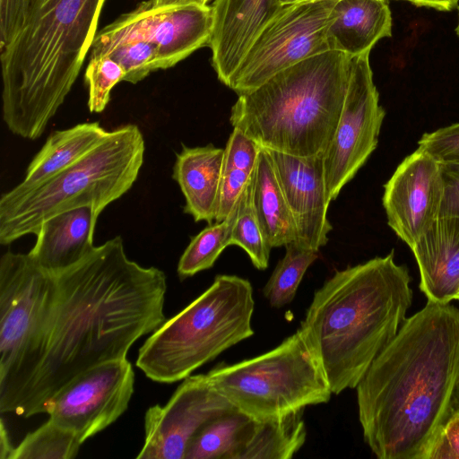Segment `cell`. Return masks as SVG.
Instances as JSON below:
<instances>
[{
    "label": "cell",
    "instance_id": "7",
    "mask_svg": "<svg viewBox=\"0 0 459 459\" xmlns=\"http://www.w3.org/2000/svg\"><path fill=\"white\" fill-rule=\"evenodd\" d=\"M250 281L219 274L183 310L153 331L139 349L136 366L151 380H183L230 347L254 334Z\"/></svg>",
    "mask_w": 459,
    "mask_h": 459
},
{
    "label": "cell",
    "instance_id": "3",
    "mask_svg": "<svg viewBox=\"0 0 459 459\" xmlns=\"http://www.w3.org/2000/svg\"><path fill=\"white\" fill-rule=\"evenodd\" d=\"M411 281L391 251L335 272L315 292L299 329L333 394L356 388L396 335L411 306Z\"/></svg>",
    "mask_w": 459,
    "mask_h": 459
},
{
    "label": "cell",
    "instance_id": "36",
    "mask_svg": "<svg viewBox=\"0 0 459 459\" xmlns=\"http://www.w3.org/2000/svg\"><path fill=\"white\" fill-rule=\"evenodd\" d=\"M445 194L439 217L459 215V164L440 163Z\"/></svg>",
    "mask_w": 459,
    "mask_h": 459
},
{
    "label": "cell",
    "instance_id": "17",
    "mask_svg": "<svg viewBox=\"0 0 459 459\" xmlns=\"http://www.w3.org/2000/svg\"><path fill=\"white\" fill-rule=\"evenodd\" d=\"M420 290L429 301L446 304L459 295V215L438 217L411 248Z\"/></svg>",
    "mask_w": 459,
    "mask_h": 459
},
{
    "label": "cell",
    "instance_id": "25",
    "mask_svg": "<svg viewBox=\"0 0 459 459\" xmlns=\"http://www.w3.org/2000/svg\"><path fill=\"white\" fill-rule=\"evenodd\" d=\"M238 204L226 220L210 224L192 238L178 264L180 280L212 267L221 252L230 246Z\"/></svg>",
    "mask_w": 459,
    "mask_h": 459
},
{
    "label": "cell",
    "instance_id": "12",
    "mask_svg": "<svg viewBox=\"0 0 459 459\" xmlns=\"http://www.w3.org/2000/svg\"><path fill=\"white\" fill-rule=\"evenodd\" d=\"M134 384V369L126 358L100 363L63 386L48 403L46 413L82 444L127 410Z\"/></svg>",
    "mask_w": 459,
    "mask_h": 459
},
{
    "label": "cell",
    "instance_id": "31",
    "mask_svg": "<svg viewBox=\"0 0 459 459\" xmlns=\"http://www.w3.org/2000/svg\"><path fill=\"white\" fill-rule=\"evenodd\" d=\"M418 147L440 163L459 164V123L424 133L418 141Z\"/></svg>",
    "mask_w": 459,
    "mask_h": 459
},
{
    "label": "cell",
    "instance_id": "35",
    "mask_svg": "<svg viewBox=\"0 0 459 459\" xmlns=\"http://www.w3.org/2000/svg\"><path fill=\"white\" fill-rule=\"evenodd\" d=\"M33 0H0V50L22 28Z\"/></svg>",
    "mask_w": 459,
    "mask_h": 459
},
{
    "label": "cell",
    "instance_id": "8",
    "mask_svg": "<svg viewBox=\"0 0 459 459\" xmlns=\"http://www.w3.org/2000/svg\"><path fill=\"white\" fill-rule=\"evenodd\" d=\"M207 376L236 409L262 419L327 403L333 394L321 364L298 329L274 349Z\"/></svg>",
    "mask_w": 459,
    "mask_h": 459
},
{
    "label": "cell",
    "instance_id": "39",
    "mask_svg": "<svg viewBox=\"0 0 459 459\" xmlns=\"http://www.w3.org/2000/svg\"><path fill=\"white\" fill-rule=\"evenodd\" d=\"M459 412V377L455 385L451 398V414Z\"/></svg>",
    "mask_w": 459,
    "mask_h": 459
},
{
    "label": "cell",
    "instance_id": "42",
    "mask_svg": "<svg viewBox=\"0 0 459 459\" xmlns=\"http://www.w3.org/2000/svg\"><path fill=\"white\" fill-rule=\"evenodd\" d=\"M455 32L456 34L458 35L459 37V15H458V22H457V26L455 27Z\"/></svg>",
    "mask_w": 459,
    "mask_h": 459
},
{
    "label": "cell",
    "instance_id": "5",
    "mask_svg": "<svg viewBox=\"0 0 459 459\" xmlns=\"http://www.w3.org/2000/svg\"><path fill=\"white\" fill-rule=\"evenodd\" d=\"M351 56L328 50L238 94L230 110L233 128L261 147L298 157L323 154L343 108Z\"/></svg>",
    "mask_w": 459,
    "mask_h": 459
},
{
    "label": "cell",
    "instance_id": "10",
    "mask_svg": "<svg viewBox=\"0 0 459 459\" xmlns=\"http://www.w3.org/2000/svg\"><path fill=\"white\" fill-rule=\"evenodd\" d=\"M385 116L373 81L369 53L351 57L343 108L333 138L323 153L330 201L337 198L376 150Z\"/></svg>",
    "mask_w": 459,
    "mask_h": 459
},
{
    "label": "cell",
    "instance_id": "24",
    "mask_svg": "<svg viewBox=\"0 0 459 459\" xmlns=\"http://www.w3.org/2000/svg\"><path fill=\"white\" fill-rule=\"evenodd\" d=\"M253 421L238 409L214 419L195 436L185 459H234Z\"/></svg>",
    "mask_w": 459,
    "mask_h": 459
},
{
    "label": "cell",
    "instance_id": "32",
    "mask_svg": "<svg viewBox=\"0 0 459 459\" xmlns=\"http://www.w3.org/2000/svg\"><path fill=\"white\" fill-rule=\"evenodd\" d=\"M254 172L236 168H222L216 221L226 220L238 204Z\"/></svg>",
    "mask_w": 459,
    "mask_h": 459
},
{
    "label": "cell",
    "instance_id": "1",
    "mask_svg": "<svg viewBox=\"0 0 459 459\" xmlns=\"http://www.w3.org/2000/svg\"><path fill=\"white\" fill-rule=\"evenodd\" d=\"M163 271L130 260L117 236L58 273L39 266L28 316L0 368V411L46 413L51 398L100 363L126 358L165 321Z\"/></svg>",
    "mask_w": 459,
    "mask_h": 459
},
{
    "label": "cell",
    "instance_id": "43",
    "mask_svg": "<svg viewBox=\"0 0 459 459\" xmlns=\"http://www.w3.org/2000/svg\"><path fill=\"white\" fill-rule=\"evenodd\" d=\"M197 1L204 4H208V3L211 2L212 0H197Z\"/></svg>",
    "mask_w": 459,
    "mask_h": 459
},
{
    "label": "cell",
    "instance_id": "40",
    "mask_svg": "<svg viewBox=\"0 0 459 459\" xmlns=\"http://www.w3.org/2000/svg\"><path fill=\"white\" fill-rule=\"evenodd\" d=\"M157 5H169V4H176L186 3L192 0H153Z\"/></svg>",
    "mask_w": 459,
    "mask_h": 459
},
{
    "label": "cell",
    "instance_id": "18",
    "mask_svg": "<svg viewBox=\"0 0 459 459\" xmlns=\"http://www.w3.org/2000/svg\"><path fill=\"white\" fill-rule=\"evenodd\" d=\"M100 215L91 206L59 212L45 221L29 255L42 268L61 272L83 259L94 248V231Z\"/></svg>",
    "mask_w": 459,
    "mask_h": 459
},
{
    "label": "cell",
    "instance_id": "14",
    "mask_svg": "<svg viewBox=\"0 0 459 459\" xmlns=\"http://www.w3.org/2000/svg\"><path fill=\"white\" fill-rule=\"evenodd\" d=\"M444 194L440 162L419 147L385 184L387 224L410 248L439 217Z\"/></svg>",
    "mask_w": 459,
    "mask_h": 459
},
{
    "label": "cell",
    "instance_id": "26",
    "mask_svg": "<svg viewBox=\"0 0 459 459\" xmlns=\"http://www.w3.org/2000/svg\"><path fill=\"white\" fill-rule=\"evenodd\" d=\"M285 250L263 289L264 298L275 308L293 300L307 270L318 258L317 251L297 243L286 245Z\"/></svg>",
    "mask_w": 459,
    "mask_h": 459
},
{
    "label": "cell",
    "instance_id": "16",
    "mask_svg": "<svg viewBox=\"0 0 459 459\" xmlns=\"http://www.w3.org/2000/svg\"><path fill=\"white\" fill-rule=\"evenodd\" d=\"M208 47L218 79L230 87L247 50L282 4L279 0H214Z\"/></svg>",
    "mask_w": 459,
    "mask_h": 459
},
{
    "label": "cell",
    "instance_id": "41",
    "mask_svg": "<svg viewBox=\"0 0 459 459\" xmlns=\"http://www.w3.org/2000/svg\"><path fill=\"white\" fill-rule=\"evenodd\" d=\"M279 1L283 5V4H292V3H296V2H300V1H305V0H279Z\"/></svg>",
    "mask_w": 459,
    "mask_h": 459
},
{
    "label": "cell",
    "instance_id": "44",
    "mask_svg": "<svg viewBox=\"0 0 459 459\" xmlns=\"http://www.w3.org/2000/svg\"><path fill=\"white\" fill-rule=\"evenodd\" d=\"M456 300H458V301H459V295H458V297H457V299H456Z\"/></svg>",
    "mask_w": 459,
    "mask_h": 459
},
{
    "label": "cell",
    "instance_id": "21",
    "mask_svg": "<svg viewBox=\"0 0 459 459\" xmlns=\"http://www.w3.org/2000/svg\"><path fill=\"white\" fill-rule=\"evenodd\" d=\"M99 122H85L53 132L29 164L16 187L28 189L67 169L93 149L108 134Z\"/></svg>",
    "mask_w": 459,
    "mask_h": 459
},
{
    "label": "cell",
    "instance_id": "6",
    "mask_svg": "<svg viewBox=\"0 0 459 459\" xmlns=\"http://www.w3.org/2000/svg\"><path fill=\"white\" fill-rule=\"evenodd\" d=\"M144 152L138 126H121L51 178L28 189L14 186L0 198V243L36 235L45 221L67 210L91 205L100 215L133 186Z\"/></svg>",
    "mask_w": 459,
    "mask_h": 459
},
{
    "label": "cell",
    "instance_id": "23",
    "mask_svg": "<svg viewBox=\"0 0 459 459\" xmlns=\"http://www.w3.org/2000/svg\"><path fill=\"white\" fill-rule=\"evenodd\" d=\"M304 410L254 419L234 459L292 458L306 441Z\"/></svg>",
    "mask_w": 459,
    "mask_h": 459
},
{
    "label": "cell",
    "instance_id": "15",
    "mask_svg": "<svg viewBox=\"0 0 459 459\" xmlns=\"http://www.w3.org/2000/svg\"><path fill=\"white\" fill-rule=\"evenodd\" d=\"M292 214L299 246L319 251L333 230L327 212L323 154L298 157L266 149Z\"/></svg>",
    "mask_w": 459,
    "mask_h": 459
},
{
    "label": "cell",
    "instance_id": "22",
    "mask_svg": "<svg viewBox=\"0 0 459 459\" xmlns=\"http://www.w3.org/2000/svg\"><path fill=\"white\" fill-rule=\"evenodd\" d=\"M254 211L269 246L297 243V228L268 151L261 147L251 179Z\"/></svg>",
    "mask_w": 459,
    "mask_h": 459
},
{
    "label": "cell",
    "instance_id": "28",
    "mask_svg": "<svg viewBox=\"0 0 459 459\" xmlns=\"http://www.w3.org/2000/svg\"><path fill=\"white\" fill-rule=\"evenodd\" d=\"M81 445L73 431L48 418L14 447L11 459H73Z\"/></svg>",
    "mask_w": 459,
    "mask_h": 459
},
{
    "label": "cell",
    "instance_id": "27",
    "mask_svg": "<svg viewBox=\"0 0 459 459\" xmlns=\"http://www.w3.org/2000/svg\"><path fill=\"white\" fill-rule=\"evenodd\" d=\"M108 56L125 72L124 82L135 84L151 73L161 70L156 47L143 39H127L108 43H92L90 56Z\"/></svg>",
    "mask_w": 459,
    "mask_h": 459
},
{
    "label": "cell",
    "instance_id": "30",
    "mask_svg": "<svg viewBox=\"0 0 459 459\" xmlns=\"http://www.w3.org/2000/svg\"><path fill=\"white\" fill-rule=\"evenodd\" d=\"M124 78L123 68L109 56H90L84 74L90 112H103L110 100L112 89Z\"/></svg>",
    "mask_w": 459,
    "mask_h": 459
},
{
    "label": "cell",
    "instance_id": "11",
    "mask_svg": "<svg viewBox=\"0 0 459 459\" xmlns=\"http://www.w3.org/2000/svg\"><path fill=\"white\" fill-rule=\"evenodd\" d=\"M212 29V9L209 4L192 0L157 5L153 0H146L103 27L92 43L146 40L156 47L161 70H166L208 46Z\"/></svg>",
    "mask_w": 459,
    "mask_h": 459
},
{
    "label": "cell",
    "instance_id": "37",
    "mask_svg": "<svg viewBox=\"0 0 459 459\" xmlns=\"http://www.w3.org/2000/svg\"><path fill=\"white\" fill-rule=\"evenodd\" d=\"M418 7L432 8L437 11L449 12L458 7L459 0H403Z\"/></svg>",
    "mask_w": 459,
    "mask_h": 459
},
{
    "label": "cell",
    "instance_id": "4",
    "mask_svg": "<svg viewBox=\"0 0 459 459\" xmlns=\"http://www.w3.org/2000/svg\"><path fill=\"white\" fill-rule=\"evenodd\" d=\"M106 0H33L0 50L2 116L11 133L36 140L71 91L98 32Z\"/></svg>",
    "mask_w": 459,
    "mask_h": 459
},
{
    "label": "cell",
    "instance_id": "13",
    "mask_svg": "<svg viewBox=\"0 0 459 459\" xmlns=\"http://www.w3.org/2000/svg\"><path fill=\"white\" fill-rule=\"evenodd\" d=\"M235 409L207 374H191L165 405L156 404L146 411L145 439L136 458L185 459L195 436L212 420Z\"/></svg>",
    "mask_w": 459,
    "mask_h": 459
},
{
    "label": "cell",
    "instance_id": "34",
    "mask_svg": "<svg viewBox=\"0 0 459 459\" xmlns=\"http://www.w3.org/2000/svg\"><path fill=\"white\" fill-rule=\"evenodd\" d=\"M423 459H459V412L449 416Z\"/></svg>",
    "mask_w": 459,
    "mask_h": 459
},
{
    "label": "cell",
    "instance_id": "29",
    "mask_svg": "<svg viewBox=\"0 0 459 459\" xmlns=\"http://www.w3.org/2000/svg\"><path fill=\"white\" fill-rule=\"evenodd\" d=\"M230 245L244 249L256 269L267 268L272 247L265 239L252 205L251 180L238 200Z\"/></svg>",
    "mask_w": 459,
    "mask_h": 459
},
{
    "label": "cell",
    "instance_id": "20",
    "mask_svg": "<svg viewBox=\"0 0 459 459\" xmlns=\"http://www.w3.org/2000/svg\"><path fill=\"white\" fill-rule=\"evenodd\" d=\"M224 149L212 144L183 146L177 154L172 178L185 197L184 212L195 221L216 219Z\"/></svg>",
    "mask_w": 459,
    "mask_h": 459
},
{
    "label": "cell",
    "instance_id": "38",
    "mask_svg": "<svg viewBox=\"0 0 459 459\" xmlns=\"http://www.w3.org/2000/svg\"><path fill=\"white\" fill-rule=\"evenodd\" d=\"M0 457L1 459H11L12 454L13 452L14 446H12L7 430L4 427V420H1V429H0Z\"/></svg>",
    "mask_w": 459,
    "mask_h": 459
},
{
    "label": "cell",
    "instance_id": "19",
    "mask_svg": "<svg viewBox=\"0 0 459 459\" xmlns=\"http://www.w3.org/2000/svg\"><path fill=\"white\" fill-rule=\"evenodd\" d=\"M391 35L387 0H336L327 22L330 50L351 57L370 53L378 40Z\"/></svg>",
    "mask_w": 459,
    "mask_h": 459
},
{
    "label": "cell",
    "instance_id": "33",
    "mask_svg": "<svg viewBox=\"0 0 459 459\" xmlns=\"http://www.w3.org/2000/svg\"><path fill=\"white\" fill-rule=\"evenodd\" d=\"M261 146L238 128H233L224 148L222 168L254 172Z\"/></svg>",
    "mask_w": 459,
    "mask_h": 459
},
{
    "label": "cell",
    "instance_id": "2",
    "mask_svg": "<svg viewBox=\"0 0 459 459\" xmlns=\"http://www.w3.org/2000/svg\"><path fill=\"white\" fill-rule=\"evenodd\" d=\"M459 308L428 300L356 386L363 437L379 459H423L451 415Z\"/></svg>",
    "mask_w": 459,
    "mask_h": 459
},
{
    "label": "cell",
    "instance_id": "9",
    "mask_svg": "<svg viewBox=\"0 0 459 459\" xmlns=\"http://www.w3.org/2000/svg\"><path fill=\"white\" fill-rule=\"evenodd\" d=\"M336 0H305L283 4L258 34L231 79L238 95L277 73L330 50L326 27Z\"/></svg>",
    "mask_w": 459,
    "mask_h": 459
}]
</instances>
